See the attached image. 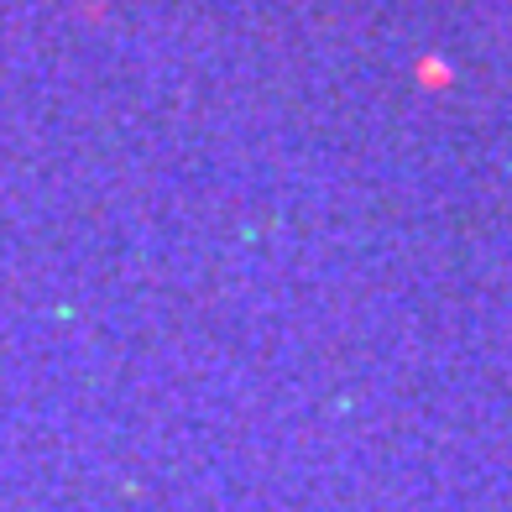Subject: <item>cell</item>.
<instances>
[{"instance_id": "6da1fadb", "label": "cell", "mask_w": 512, "mask_h": 512, "mask_svg": "<svg viewBox=\"0 0 512 512\" xmlns=\"http://www.w3.org/2000/svg\"><path fill=\"white\" fill-rule=\"evenodd\" d=\"M418 84H424V89H445V84H450V63L418 58Z\"/></svg>"}]
</instances>
